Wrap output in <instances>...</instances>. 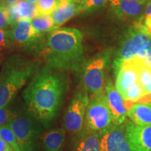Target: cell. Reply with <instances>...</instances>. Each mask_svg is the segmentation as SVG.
<instances>
[{
  "mask_svg": "<svg viewBox=\"0 0 151 151\" xmlns=\"http://www.w3.org/2000/svg\"><path fill=\"white\" fill-rule=\"evenodd\" d=\"M67 71L45 65L34 74L22 93L28 112L45 129L55 123L69 87Z\"/></svg>",
  "mask_w": 151,
  "mask_h": 151,
  "instance_id": "obj_1",
  "label": "cell"
},
{
  "mask_svg": "<svg viewBox=\"0 0 151 151\" xmlns=\"http://www.w3.org/2000/svg\"><path fill=\"white\" fill-rule=\"evenodd\" d=\"M46 65L66 71L80 72L86 63L83 35L73 28H60L49 34L42 52Z\"/></svg>",
  "mask_w": 151,
  "mask_h": 151,
  "instance_id": "obj_2",
  "label": "cell"
},
{
  "mask_svg": "<svg viewBox=\"0 0 151 151\" xmlns=\"http://www.w3.org/2000/svg\"><path fill=\"white\" fill-rule=\"evenodd\" d=\"M39 67V62L19 55L6 60L0 72V107L14 102L20 90Z\"/></svg>",
  "mask_w": 151,
  "mask_h": 151,
  "instance_id": "obj_3",
  "label": "cell"
},
{
  "mask_svg": "<svg viewBox=\"0 0 151 151\" xmlns=\"http://www.w3.org/2000/svg\"><path fill=\"white\" fill-rule=\"evenodd\" d=\"M22 151H40L44 127L27 109L8 122Z\"/></svg>",
  "mask_w": 151,
  "mask_h": 151,
  "instance_id": "obj_4",
  "label": "cell"
},
{
  "mask_svg": "<svg viewBox=\"0 0 151 151\" xmlns=\"http://www.w3.org/2000/svg\"><path fill=\"white\" fill-rule=\"evenodd\" d=\"M110 57L109 50L101 52L86 62L80 71L81 88L90 94V97H99L105 94L107 81L106 76Z\"/></svg>",
  "mask_w": 151,
  "mask_h": 151,
  "instance_id": "obj_5",
  "label": "cell"
},
{
  "mask_svg": "<svg viewBox=\"0 0 151 151\" xmlns=\"http://www.w3.org/2000/svg\"><path fill=\"white\" fill-rule=\"evenodd\" d=\"M150 36L146 32L141 20H138L128 30L122 44L117 51L113 62L115 76L120 70L122 64L137 56L139 50L148 42Z\"/></svg>",
  "mask_w": 151,
  "mask_h": 151,
  "instance_id": "obj_6",
  "label": "cell"
},
{
  "mask_svg": "<svg viewBox=\"0 0 151 151\" xmlns=\"http://www.w3.org/2000/svg\"><path fill=\"white\" fill-rule=\"evenodd\" d=\"M90 102L88 92L83 88L73 94L63 117V127L73 137L84 127L86 110Z\"/></svg>",
  "mask_w": 151,
  "mask_h": 151,
  "instance_id": "obj_7",
  "label": "cell"
},
{
  "mask_svg": "<svg viewBox=\"0 0 151 151\" xmlns=\"http://www.w3.org/2000/svg\"><path fill=\"white\" fill-rule=\"evenodd\" d=\"M112 124V115L105 94L99 97H90L86 110L84 126L101 133Z\"/></svg>",
  "mask_w": 151,
  "mask_h": 151,
  "instance_id": "obj_8",
  "label": "cell"
},
{
  "mask_svg": "<svg viewBox=\"0 0 151 151\" xmlns=\"http://www.w3.org/2000/svg\"><path fill=\"white\" fill-rule=\"evenodd\" d=\"M12 34L15 43L24 48L26 52L32 54L41 53L45 48L44 35L38 33L33 27L32 21L21 20L13 27Z\"/></svg>",
  "mask_w": 151,
  "mask_h": 151,
  "instance_id": "obj_9",
  "label": "cell"
},
{
  "mask_svg": "<svg viewBox=\"0 0 151 151\" xmlns=\"http://www.w3.org/2000/svg\"><path fill=\"white\" fill-rule=\"evenodd\" d=\"M101 151H132L126 134L125 123L114 124L101 132Z\"/></svg>",
  "mask_w": 151,
  "mask_h": 151,
  "instance_id": "obj_10",
  "label": "cell"
},
{
  "mask_svg": "<svg viewBox=\"0 0 151 151\" xmlns=\"http://www.w3.org/2000/svg\"><path fill=\"white\" fill-rule=\"evenodd\" d=\"M125 129L132 151H151V124L139 125L126 121Z\"/></svg>",
  "mask_w": 151,
  "mask_h": 151,
  "instance_id": "obj_11",
  "label": "cell"
},
{
  "mask_svg": "<svg viewBox=\"0 0 151 151\" xmlns=\"http://www.w3.org/2000/svg\"><path fill=\"white\" fill-rule=\"evenodd\" d=\"M105 96L113 118V124H122L127 120V109L122 95L113 86L110 78H107L105 86Z\"/></svg>",
  "mask_w": 151,
  "mask_h": 151,
  "instance_id": "obj_12",
  "label": "cell"
},
{
  "mask_svg": "<svg viewBox=\"0 0 151 151\" xmlns=\"http://www.w3.org/2000/svg\"><path fill=\"white\" fill-rule=\"evenodd\" d=\"M141 58L134 57L124 62L116 77V88L122 96L130 87L139 82V65Z\"/></svg>",
  "mask_w": 151,
  "mask_h": 151,
  "instance_id": "obj_13",
  "label": "cell"
},
{
  "mask_svg": "<svg viewBox=\"0 0 151 151\" xmlns=\"http://www.w3.org/2000/svg\"><path fill=\"white\" fill-rule=\"evenodd\" d=\"M111 6L119 18L124 20L136 19L137 21L143 17L148 0H110Z\"/></svg>",
  "mask_w": 151,
  "mask_h": 151,
  "instance_id": "obj_14",
  "label": "cell"
},
{
  "mask_svg": "<svg viewBox=\"0 0 151 151\" xmlns=\"http://www.w3.org/2000/svg\"><path fill=\"white\" fill-rule=\"evenodd\" d=\"M100 132L84 126L82 131L73 137V143L77 151H101Z\"/></svg>",
  "mask_w": 151,
  "mask_h": 151,
  "instance_id": "obj_15",
  "label": "cell"
},
{
  "mask_svg": "<svg viewBox=\"0 0 151 151\" xmlns=\"http://www.w3.org/2000/svg\"><path fill=\"white\" fill-rule=\"evenodd\" d=\"M78 13H80V9L79 2L77 0L58 4L55 10L51 14L56 29H59V27L76 16Z\"/></svg>",
  "mask_w": 151,
  "mask_h": 151,
  "instance_id": "obj_16",
  "label": "cell"
},
{
  "mask_svg": "<svg viewBox=\"0 0 151 151\" xmlns=\"http://www.w3.org/2000/svg\"><path fill=\"white\" fill-rule=\"evenodd\" d=\"M66 130L55 128L48 130L42 136V147L44 151H64Z\"/></svg>",
  "mask_w": 151,
  "mask_h": 151,
  "instance_id": "obj_17",
  "label": "cell"
},
{
  "mask_svg": "<svg viewBox=\"0 0 151 151\" xmlns=\"http://www.w3.org/2000/svg\"><path fill=\"white\" fill-rule=\"evenodd\" d=\"M127 117L136 124H151V106L144 104H134L132 109L128 111Z\"/></svg>",
  "mask_w": 151,
  "mask_h": 151,
  "instance_id": "obj_18",
  "label": "cell"
},
{
  "mask_svg": "<svg viewBox=\"0 0 151 151\" xmlns=\"http://www.w3.org/2000/svg\"><path fill=\"white\" fill-rule=\"evenodd\" d=\"M32 24L36 31L41 35L51 32L56 29L51 16L39 15L32 20Z\"/></svg>",
  "mask_w": 151,
  "mask_h": 151,
  "instance_id": "obj_19",
  "label": "cell"
},
{
  "mask_svg": "<svg viewBox=\"0 0 151 151\" xmlns=\"http://www.w3.org/2000/svg\"><path fill=\"white\" fill-rule=\"evenodd\" d=\"M15 5L21 19L32 20L38 16L37 4H31L25 0H20Z\"/></svg>",
  "mask_w": 151,
  "mask_h": 151,
  "instance_id": "obj_20",
  "label": "cell"
},
{
  "mask_svg": "<svg viewBox=\"0 0 151 151\" xmlns=\"http://www.w3.org/2000/svg\"><path fill=\"white\" fill-rule=\"evenodd\" d=\"M6 106L5 107H0V126L8 124L11 120L16 118L21 113L25 106Z\"/></svg>",
  "mask_w": 151,
  "mask_h": 151,
  "instance_id": "obj_21",
  "label": "cell"
},
{
  "mask_svg": "<svg viewBox=\"0 0 151 151\" xmlns=\"http://www.w3.org/2000/svg\"><path fill=\"white\" fill-rule=\"evenodd\" d=\"M139 82L145 92L146 88L151 82V67L146 63L145 59L141 58L139 65Z\"/></svg>",
  "mask_w": 151,
  "mask_h": 151,
  "instance_id": "obj_22",
  "label": "cell"
},
{
  "mask_svg": "<svg viewBox=\"0 0 151 151\" xmlns=\"http://www.w3.org/2000/svg\"><path fill=\"white\" fill-rule=\"evenodd\" d=\"M145 94H146V93L143 87L141 86L139 82H137L130 87L122 97L124 100L131 101L134 103L137 102Z\"/></svg>",
  "mask_w": 151,
  "mask_h": 151,
  "instance_id": "obj_23",
  "label": "cell"
},
{
  "mask_svg": "<svg viewBox=\"0 0 151 151\" xmlns=\"http://www.w3.org/2000/svg\"><path fill=\"white\" fill-rule=\"evenodd\" d=\"M0 137L14 149L15 151H22L19 146L16 138L9 124L0 126Z\"/></svg>",
  "mask_w": 151,
  "mask_h": 151,
  "instance_id": "obj_24",
  "label": "cell"
},
{
  "mask_svg": "<svg viewBox=\"0 0 151 151\" xmlns=\"http://www.w3.org/2000/svg\"><path fill=\"white\" fill-rule=\"evenodd\" d=\"M58 5L57 0H39L37 3L38 16H51Z\"/></svg>",
  "mask_w": 151,
  "mask_h": 151,
  "instance_id": "obj_25",
  "label": "cell"
},
{
  "mask_svg": "<svg viewBox=\"0 0 151 151\" xmlns=\"http://www.w3.org/2000/svg\"><path fill=\"white\" fill-rule=\"evenodd\" d=\"M78 2L80 12H90L104 6L106 0H82Z\"/></svg>",
  "mask_w": 151,
  "mask_h": 151,
  "instance_id": "obj_26",
  "label": "cell"
},
{
  "mask_svg": "<svg viewBox=\"0 0 151 151\" xmlns=\"http://www.w3.org/2000/svg\"><path fill=\"white\" fill-rule=\"evenodd\" d=\"M14 42L12 31L0 29V52L9 48Z\"/></svg>",
  "mask_w": 151,
  "mask_h": 151,
  "instance_id": "obj_27",
  "label": "cell"
},
{
  "mask_svg": "<svg viewBox=\"0 0 151 151\" xmlns=\"http://www.w3.org/2000/svg\"><path fill=\"white\" fill-rule=\"evenodd\" d=\"M12 27L10 16H9V8L6 6L0 4V29H7Z\"/></svg>",
  "mask_w": 151,
  "mask_h": 151,
  "instance_id": "obj_28",
  "label": "cell"
},
{
  "mask_svg": "<svg viewBox=\"0 0 151 151\" xmlns=\"http://www.w3.org/2000/svg\"><path fill=\"white\" fill-rule=\"evenodd\" d=\"M137 57L141 59H147L151 58V37L146 45L139 50Z\"/></svg>",
  "mask_w": 151,
  "mask_h": 151,
  "instance_id": "obj_29",
  "label": "cell"
},
{
  "mask_svg": "<svg viewBox=\"0 0 151 151\" xmlns=\"http://www.w3.org/2000/svg\"><path fill=\"white\" fill-rule=\"evenodd\" d=\"M141 22L146 32L151 37V16H143L141 19Z\"/></svg>",
  "mask_w": 151,
  "mask_h": 151,
  "instance_id": "obj_30",
  "label": "cell"
},
{
  "mask_svg": "<svg viewBox=\"0 0 151 151\" xmlns=\"http://www.w3.org/2000/svg\"><path fill=\"white\" fill-rule=\"evenodd\" d=\"M0 151H15V150L0 137Z\"/></svg>",
  "mask_w": 151,
  "mask_h": 151,
  "instance_id": "obj_31",
  "label": "cell"
},
{
  "mask_svg": "<svg viewBox=\"0 0 151 151\" xmlns=\"http://www.w3.org/2000/svg\"><path fill=\"white\" fill-rule=\"evenodd\" d=\"M145 16H151V0H148L145 9Z\"/></svg>",
  "mask_w": 151,
  "mask_h": 151,
  "instance_id": "obj_32",
  "label": "cell"
},
{
  "mask_svg": "<svg viewBox=\"0 0 151 151\" xmlns=\"http://www.w3.org/2000/svg\"><path fill=\"white\" fill-rule=\"evenodd\" d=\"M18 1H20V0H0V4L6 6H9L17 3Z\"/></svg>",
  "mask_w": 151,
  "mask_h": 151,
  "instance_id": "obj_33",
  "label": "cell"
},
{
  "mask_svg": "<svg viewBox=\"0 0 151 151\" xmlns=\"http://www.w3.org/2000/svg\"><path fill=\"white\" fill-rule=\"evenodd\" d=\"M67 151H77L76 148V147L74 146V144H73V141H72V143H71V146L69 147V148L68 149Z\"/></svg>",
  "mask_w": 151,
  "mask_h": 151,
  "instance_id": "obj_34",
  "label": "cell"
},
{
  "mask_svg": "<svg viewBox=\"0 0 151 151\" xmlns=\"http://www.w3.org/2000/svg\"><path fill=\"white\" fill-rule=\"evenodd\" d=\"M146 94H151V82L150 83V84L148 85V87L146 88Z\"/></svg>",
  "mask_w": 151,
  "mask_h": 151,
  "instance_id": "obj_35",
  "label": "cell"
},
{
  "mask_svg": "<svg viewBox=\"0 0 151 151\" xmlns=\"http://www.w3.org/2000/svg\"><path fill=\"white\" fill-rule=\"evenodd\" d=\"M145 62H146V63L149 66V67H151V58L145 59Z\"/></svg>",
  "mask_w": 151,
  "mask_h": 151,
  "instance_id": "obj_36",
  "label": "cell"
},
{
  "mask_svg": "<svg viewBox=\"0 0 151 151\" xmlns=\"http://www.w3.org/2000/svg\"><path fill=\"white\" fill-rule=\"evenodd\" d=\"M25 1H28V2H29L31 4H37L39 0H25Z\"/></svg>",
  "mask_w": 151,
  "mask_h": 151,
  "instance_id": "obj_37",
  "label": "cell"
},
{
  "mask_svg": "<svg viewBox=\"0 0 151 151\" xmlns=\"http://www.w3.org/2000/svg\"><path fill=\"white\" fill-rule=\"evenodd\" d=\"M57 1H58V4H60V3L67 2V1H72V0H57Z\"/></svg>",
  "mask_w": 151,
  "mask_h": 151,
  "instance_id": "obj_38",
  "label": "cell"
},
{
  "mask_svg": "<svg viewBox=\"0 0 151 151\" xmlns=\"http://www.w3.org/2000/svg\"><path fill=\"white\" fill-rule=\"evenodd\" d=\"M77 1H82V0H77Z\"/></svg>",
  "mask_w": 151,
  "mask_h": 151,
  "instance_id": "obj_39",
  "label": "cell"
},
{
  "mask_svg": "<svg viewBox=\"0 0 151 151\" xmlns=\"http://www.w3.org/2000/svg\"><path fill=\"white\" fill-rule=\"evenodd\" d=\"M148 105H150V106H151V102H150V104H148Z\"/></svg>",
  "mask_w": 151,
  "mask_h": 151,
  "instance_id": "obj_40",
  "label": "cell"
}]
</instances>
